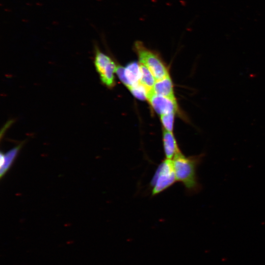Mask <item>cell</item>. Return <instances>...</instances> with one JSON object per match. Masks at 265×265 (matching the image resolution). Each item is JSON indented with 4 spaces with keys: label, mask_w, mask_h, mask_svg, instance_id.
Listing matches in <instances>:
<instances>
[{
    "label": "cell",
    "mask_w": 265,
    "mask_h": 265,
    "mask_svg": "<svg viewBox=\"0 0 265 265\" xmlns=\"http://www.w3.org/2000/svg\"><path fill=\"white\" fill-rule=\"evenodd\" d=\"M153 92L177 102L173 90V85L169 74L163 78L157 80L153 88Z\"/></svg>",
    "instance_id": "obj_7"
},
{
    "label": "cell",
    "mask_w": 265,
    "mask_h": 265,
    "mask_svg": "<svg viewBox=\"0 0 265 265\" xmlns=\"http://www.w3.org/2000/svg\"><path fill=\"white\" fill-rule=\"evenodd\" d=\"M203 157L204 154L187 157L180 152L172 159L176 181L184 185L188 194L198 192L201 188L196 171Z\"/></svg>",
    "instance_id": "obj_1"
},
{
    "label": "cell",
    "mask_w": 265,
    "mask_h": 265,
    "mask_svg": "<svg viewBox=\"0 0 265 265\" xmlns=\"http://www.w3.org/2000/svg\"><path fill=\"white\" fill-rule=\"evenodd\" d=\"M175 112H171L160 115V121L163 129L173 132V125Z\"/></svg>",
    "instance_id": "obj_11"
},
{
    "label": "cell",
    "mask_w": 265,
    "mask_h": 265,
    "mask_svg": "<svg viewBox=\"0 0 265 265\" xmlns=\"http://www.w3.org/2000/svg\"><path fill=\"white\" fill-rule=\"evenodd\" d=\"M124 74L126 80L124 84L129 89L139 84L140 78L139 63L134 61L129 63L125 67Z\"/></svg>",
    "instance_id": "obj_8"
},
{
    "label": "cell",
    "mask_w": 265,
    "mask_h": 265,
    "mask_svg": "<svg viewBox=\"0 0 265 265\" xmlns=\"http://www.w3.org/2000/svg\"><path fill=\"white\" fill-rule=\"evenodd\" d=\"M94 63L101 82L109 88L115 85L114 74L117 65L110 57L101 51L98 44L94 43Z\"/></svg>",
    "instance_id": "obj_3"
},
{
    "label": "cell",
    "mask_w": 265,
    "mask_h": 265,
    "mask_svg": "<svg viewBox=\"0 0 265 265\" xmlns=\"http://www.w3.org/2000/svg\"><path fill=\"white\" fill-rule=\"evenodd\" d=\"M139 64L140 69L139 83L145 88L148 93L153 90L156 80L147 67L140 63Z\"/></svg>",
    "instance_id": "obj_10"
},
{
    "label": "cell",
    "mask_w": 265,
    "mask_h": 265,
    "mask_svg": "<svg viewBox=\"0 0 265 265\" xmlns=\"http://www.w3.org/2000/svg\"><path fill=\"white\" fill-rule=\"evenodd\" d=\"M133 50L137 55L139 62L148 68L156 80L169 74L159 55L156 52L147 48L142 41H135L133 44Z\"/></svg>",
    "instance_id": "obj_2"
},
{
    "label": "cell",
    "mask_w": 265,
    "mask_h": 265,
    "mask_svg": "<svg viewBox=\"0 0 265 265\" xmlns=\"http://www.w3.org/2000/svg\"><path fill=\"white\" fill-rule=\"evenodd\" d=\"M146 100L156 113L161 115L178 110L177 102L155 93L153 90L147 93Z\"/></svg>",
    "instance_id": "obj_5"
},
{
    "label": "cell",
    "mask_w": 265,
    "mask_h": 265,
    "mask_svg": "<svg viewBox=\"0 0 265 265\" xmlns=\"http://www.w3.org/2000/svg\"><path fill=\"white\" fill-rule=\"evenodd\" d=\"M176 181L172 159L165 158L159 165L151 181L152 195L160 193Z\"/></svg>",
    "instance_id": "obj_4"
},
{
    "label": "cell",
    "mask_w": 265,
    "mask_h": 265,
    "mask_svg": "<svg viewBox=\"0 0 265 265\" xmlns=\"http://www.w3.org/2000/svg\"><path fill=\"white\" fill-rule=\"evenodd\" d=\"M162 141L165 159H172L181 151L173 132L163 129Z\"/></svg>",
    "instance_id": "obj_6"
},
{
    "label": "cell",
    "mask_w": 265,
    "mask_h": 265,
    "mask_svg": "<svg viewBox=\"0 0 265 265\" xmlns=\"http://www.w3.org/2000/svg\"><path fill=\"white\" fill-rule=\"evenodd\" d=\"M24 142H22L17 146L13 147L5 154L0 153V178L3 177L8 171L20 150L22 148Z\"/></svg>",
    "instance_id": "obj_9"
}]
</instances>
